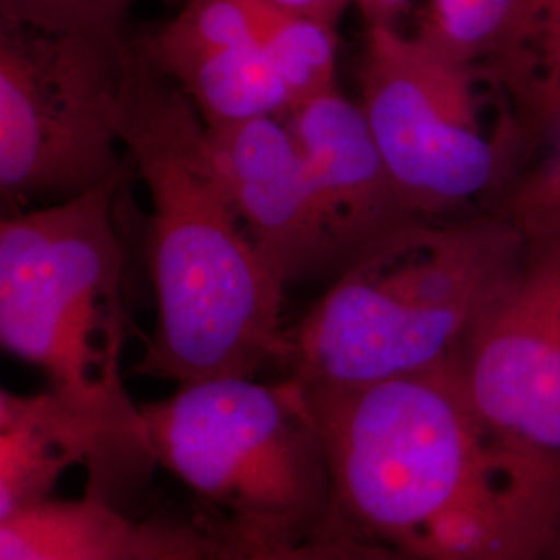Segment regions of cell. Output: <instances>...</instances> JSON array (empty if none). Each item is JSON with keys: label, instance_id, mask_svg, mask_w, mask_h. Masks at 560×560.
I'll return each instance as SVG.
<instances>
[{"label": "cell", "instance_id": "cell-1", "mask_svg": "<svg viewBox=\"0 0 560 560\" xmlns=\"http://www.w3.org/2000/svg\"><path fill=\"white\" fill-rule=\"evenodd\" d=\"M303 390L332 478L326 525L423 560H544L560 488L483 428L453 361Z\"/></svg>", "mask_w": 560, "mask_h": 560}, {"label": "cell", "instance_id": "cell-2", "mask_svg": "<svg viewBox=\"0 0 560 560\" xmlns=\"http://www.w3.org/2000/svg\"><path fill=\"white\" fill-rule=\"evenodd\" d=\"M122 148L150 198L145 260L156 298L136 372L191 384L289 363L287 284L241 222L208 125L145 52L133 59Z\"/></svg>", "mask_w": 560, "mask_h": 560}, {"label": "cell", "instance_id": "cell-3", "mask_svg": "<svg viewBox=\"0 0 560 560\" xmlns=\"http://www.w3.org/2000/svg\"><path fill=\"white\" fill-rule=\"evenodd\" d=\"M527 240L494 212L421 217L340 270L291 335V376L347 388L451 363Z\"/></svg>", "mask_w": 560, "mask_h": 560}, {"label": "cell", "instance_id": "cell-4", "mask_svg": "<svg viewBox=\"0 0 560 560\" xmlns=\"http://www.w3.org/2000/svg\"><path fill=\"white\" fill-rule=\"evenodd\" d=\"M122 179L0 224V342L50 378V390L101 430L113 480L154 467L140 405L120 353L125 247L115 224Z\"/></svg>", "mask_w": 560, "mask_h": 560}, {"label": "cell", "instance_id": "cell-5", "mask_svg": "<svg viewBox=\"0 0 560 560\" xmlns=\"http://www.w3.org/2000/svg\"><path fill=\"white\" fill-rule=\"evenodd\" d=\"M141 416L156 465L212 509L203 520L222 532L300 540L326 527L328 455L295 376L179 384L171 397L141 405Z\"/></svg>", "mask_w": 560, "mask_h": 560}, {"label": "cell", "instance_id": "cell-6", "mask_svg": "<svg viewBox=\"0 0 560 560\" xmlns=\"http://www.w3.org/2000/svg\"><path fill=\"white\" fill-rule=\"evenodd\" d=\"M133 59L117 20L2 13L0 191L11 214L122 179Z\"/></svg>", "mask_w": 560, "mask_h": 560}, {"label": "cell", "instance_id": "cell-7", "mask_svg": "<svg viewBox=\"0 0 560 560\" xmlns=\"http://www.w3.org/2000/svg\"><path fill=\"white\" fill-rule=\"evenodd\" d=\"M480 71L395 25H368L360 108L384 164L420 217H453L501 194L520 131H486Z\"/></svg>", "mask_w": 560, "mask_h": 560}, {"label": "cell", "instance_id": "cell-8", "mask_svg": "<svg viewBox=\"0 0 560 560\" xmlns=\"http://www.w3.org/2000/svg\"><path fill=\"white\" fill-rule=\"evenodd\" d=\"M453 365L483 428L560 488V237L527 240Z\"/></svg>", "mask_w": 560, "mask_h": 560}, {"label": "cell", "instance_id": "cell-9", "mask_svg": "<svg viewBox=\"0 0 560 560\" xmlns=\"http://www.w3.org/2000/svg\"><path fill=\"white\" fill-rule=\"evenodd\" d=\"M208 133L241 222L279 279L289 284L324 270L339 275V252L284 119L208 127Z\"/></svg>", "mask_w": 560, "mask_h": 560}, {"label": "cell", "instance_id": "cell-10", "mask_svg": "<svg viewBox=\"0 0 560 560\" xmlns=\"http://www.w3.org/2000/svg\"><path fill=\"white\" fill-rule=\"evenodd\" d=\"M282 119L307 164L340 270L395 229L421 219L388 173L358 102L332 90Z\"/></svg>", "mask_w": 560, "mask_h": 560}, {"label": "cell", "instance_id": "cell-11", "mask_svg": "<svg viewBox=\"0 0 560 560\" xmlns=\"http://www.w3.org/2000/svg\"><path fill=\"white\" fill-rule=\"evenodd\" d=\"M212 550L203 521L131 520L90 492L0 520V560H206Z\"/></svg>", "mask_w": 560, "mask_h": 560}, {"label": "cell", "instance_id": "cell-12", "mask_svg": "<svg viewBox=\"0 0 560 560\" xmlns=\"http://www.w3.org/2000/svg\"><path fill=\"white\" fill-rule=\"evenodd\" d=\"M80 463L92 474L88 492L106 499L113 471L101 430L55 390L0 393V520L52 499Z\"/></svg>", "mask_w": 560, "mask_h": 560}, {"label": "cell", "instance_id": "cell-13", "mask_svg": "<svg viewBox=\"0 0 560 560\" xmlns=\"http://www.w3.org/2000/svg\"><path fill=\"white\" fill-rule=\"evenodd\" d=\"M513 108L521 143H560V0H513L476 65Z\"/></svg>", "mask_w": 560, "mask_h": 560}, {"label": "cell", "instance_id": "cell-14", "mask_svg": "<svg viewBox=\"0 0 560 560\" xmlns=\"http://www.w3.org/2000/svg\"><path fill=\"white\" fill-rule=\"evenodd\" d=\"M196 106L208 127L287 117L293 102L261 46L224 50L164 73Z\"/></svg>", "mask_w": 560, "mask_h": 560}, {"label": "cell", "instance_id": "cell-15", "mask_svg": "<svg viewBox=\"0 0 560 560\" xmlns=\"http://www.w3.org/2000/svg\"><path fill=\"white\" fill-rule=\"evenodd\" d=\"M270 11L266 0H187L145 55L162 73H171L217 52L261 46Z\"/></svg>", "mask_w": 560, "mask_h": 560}, {"label": "cell", "instance_id": "cell-16", "mask_svg": "<svg viewBox=\"0 0 560 560\" xmlns=\"http://www.w3.org/2000/svg\"><path fill=\"white\" fill-rule=\"evenodd\" d=\"M261 48L287 85L293 110L305 102L337 90L335 23L272 7Z\"/></svg>", "mask_w": 560, "mask_h": 560}, {"label": "cell", "instance_id": "cell-17", "mask_svg": "<svg viewBox=\"0 0 560 560\" xmlns=\"http://www.w3.org/2000/svg\"><path fill=\"white\" fill-rule=\"evenodd\" d=\"M214 536L219 560H423L337 525L300 540H249L222 532L203 520Z\"/></svg>", "mask_w": 560, "mask_h": 560}, {"label": "cell", "instance_id": "cell-18", "mask_svg": "<svg viewBox=\"0 0 560 560\" xmlns=\"http://www.w3.org/2000/svg\"><path fill=\"white\" fill-rule=\"evenodd\" d=\"M513 0H430L421 40L465 65H478L501 32Z\"/></svg>", "mask_w": 560, "mask_h": 560}, {"label": "cell", "instance_id": "cell-19", "mask_svg": "<svg viewBox=\"0 0 560 560\" xmlns=\"http://www.w3.org/2000/svg\"><path fill=\"white\" fill-rule=\"evenodd\" d=\"M525 240L560 237V143L527 175L511 180L492 210Z\"/></svg>", "mask_w": 560, "mask_h": 560}, {"label": "cell", "instance_id": "cell-20", "mask_svg": "<svg viewBox=\"0 0 560 560\" xmlns=\"http://www.w3.org/2000/svg\"><path fill=\"white\" fill-rule=\"evenodd\" d=\"M272 7H277L280 11L287 13H298V15H310V18H318V20L330 21V23H339L335 18L330 2L328 0H266Z\"/></svg>", "mask_w": 560, "mask_h": 560}, {"label": "cell", "instance_id": "cell-21", "mask_svg": "<svg viewBox=\"0 0 560 560\" xmlns=\"http://www.w3.org/2000/svg\"><path fill=\"white\" fill-rule=\"evenodd\" d=\"M355 2L368 21V25H378V23L393 25V21L409 0H355Z\"/></svg>", "mask_w": 560, "mask_h": 560}, {"label": "cell", "instance_id": "cell-22", "mask_svg": "<svg viewBox=\"0 0 560 560\" xmlns=\"http://www.w3.org/2000/svg\"><path fill=\"white\" fill-rule=\"evenodd\" d=\"M544 560H560V523L552 536V540L548 544V550L544 555Z\"/></svg>", "mask_w": 560, "mask_h": 560}, {"label": "cell", "instance_id": "cell-23", "mask_svg": "<svg viewBox=\"0 0 560 560\" xmlns=\"http://www.w3.org/2000/svg\"><path fill=\"white\" fill-rule=\"evenodd\" d=\"M328 2H330V9H332L335 18L340 20V15L345 13V9H347L351 2H355V0H328Z\"/></svg>", "mask_w": 560, "mask_h": 560}, {"label": "cell", "instance_id": "cell-24", "mask_svg": "<svg viewBox=\"0 0 560 560\" xmlns=\"http://www.w3.org/2000/svg\"><path fill=\"white\" fill-rule=\"evenodd\" d=\"M206 560H208V559H206Z\"/></svg>", "mask_w": 560, "mask_h": 560}]
</instances>
